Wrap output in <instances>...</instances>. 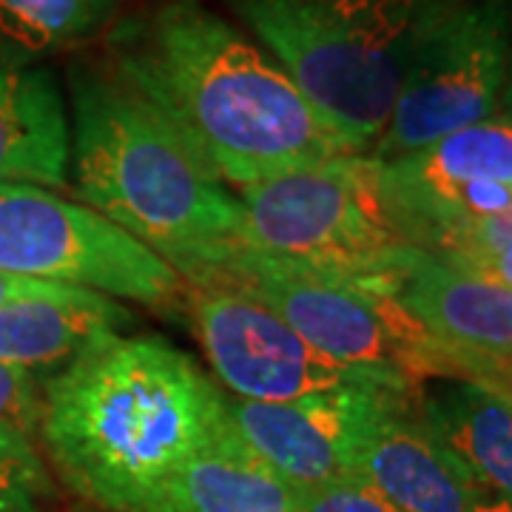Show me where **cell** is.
<instances>
[{"instance_id": "cell-1", "label": "cell", "mask_w": 512, "mask_h": 512, "mask_svg": "<svg viewBox=\"0 0 512 512\" xmlns=\"http://www.w3.org/2000/svg\"><path fill=\"white\" fill-rule=\"evenodd\" d=\"M106 55L237 191L353 154L274 57L200 0L117 23Z\"/></svg>"}, {"instance_id": "cell-2", "label": "cell", "mask_w": 512, "mask_h": 512, "mask_svg": "<svg viewBox=\"0 0 512 512\" xmlns=\"http://www.w3.org/2000/svg\"><path fill=\"white\" fill-rule=\"evenodd\" d=\"M225 393L160 336L111 333L43 384L37 436L60 481L109 512H157L220 430Z\"/></svg>"}, {"instance_id": "cell-3", "label": "cell", "mask_w": 512, "mask_h": 512, "mask_svg": "<svg viewBox=\"0 0 512 512\" xmlns=\"http://www.w3.org/2000/svg\"><path fill=\"white\" fill-rule=\"evenodd\" d=\"M74 191L165 259L185 285L242 245V208L160 111L106 66L72 69Z\"/></svg>"}, {"instance_id": "cell-4", "label": "cell", "mask_w": 512, "mask_h": 512, "mask_svg": "<svg viewBox=\"0 0 512 512\" xmlns=\"http://www.w3.org/2000/svg\"><path fill=\"white\" fill-rule=\"evenodd\" d=\"M353 154L382 137L436 0H222Z\"/></svg>"}, {"instance_id": "cell-5", "label": "cell", "mask_w": 512, "mask_h": 512, "mask_svg": "<svg viewBox=\"0 0 512 512\" xmlns=\"http://www.w3.org/2000/svg\"><path fill=\"white\" fill-rule=\"evenodd\" d=\"M242 245L308 274L387 293L407 254L384 214L376 163L345 154L237 191Z\"/></svg>"}, {"instance_id": "cell-6", "label": "cell", "mask_w": 512, "mask_h": 512, "mask_svg": "<svg viewBox=\"0 0 512 512\" xmlns=\"http://www.w3.org/2000/svg\"><path fill=\"white\" fill-rule=\"evenodd\" d=\"M202 282L228 285L256 299L339 365L416 387L424 379L473 376L476 367V356L444 348L390 293L299 271L248 245H239L220 271Z\"/></svg>"}, {"instance_id": "cell-7", "label": "cell", "mask_w": 512, "mask_h": 512, "mask_svg": "<svg viewBox=\"0 0 512 512\" xmlns=\"http://www.w3.org/2000/svg\"><path fill=\"white\" fill-rule=\"evenodd\" d=\"M512 63V0H436L421 23L376 165L495 117Z\"/></svg>"}, {"instance_id": "cell-8", "label": "cell", "mask_w": 512, "mask_h": 512, "mask_svg": "<svg viewBox=\"0 0 512 512\" xmlns=\"http://www.w3.org/2000/svg\"><path fill=\"white\" fill-rule=\"evenodd\" d=\"M0 274L174 305L180 274L83 202L37 185H0Z\"/></svg>"}, {"instance_id": "cell-9", "label": "cell", "mask_w": 512, "mask_h": 512, "mask_svg": "<svg viewBox=\"0 0 512 512\" xmlns=\"http://www.w3.org/2000/svg\"><path fill=\"white\" fill-rule=\"evenodd\" d=\"M191 328L222 390L245 402H293L367 384H416L339 365L256 299L217 282L185 285Z\"/></svg>"}, {"instance_id": "cell-10", "label": "cell", "mask_w": 512, "mask_h": 512, "mask_svg": "<svg viewBox=\"0 0 512 512\" xmlns=\"http://www.w3.org/2000/svg\"><path fill=\"white\" fill-rule=\"evenodd\" d=\"M419 390L367 384L293 402H245L225 390V421L251 453L296 490L356 476L353 456L367 419L384 396Z\"/></svg>"}, {"instance_id": "cell-11", "label": "cell", "mask_w": 512, "mask_h": 512, "mask_svg": "<svg viewBox=\"0 0 512 512\" xmlns=\"http://www.w3.org/2000/svg\"><path fill=\"white\" fill-rule=\"evenodd\" d=\"M373 163V160H370ZM384 214L402 242L416 245L478 185H512V120L490 117L390 163L376 165Z\"/></svg>"}, {"instance_id": "cell-12", "label": "cell", "mask_w": 512, "mask_h": 512, "mask_svg": "<svg viewBox=\"0 0 512 512\" xmlns=\"http://www.w3.org/2000/svg\"><path fill=\"white\" fill-rule=\"evenodd\" d=\"M413 393L379 402L356 444L353 473L399 512H470L490 490L430 433Z\"/></svg>"}, {"instance_id": "cell-13", "label": "cell", "mask_w": 512, "mask_h": 512, "mask_svg": "<svg viewBox=\"0 0 512 512\" xmlns=\"http://www.w3.org/2000/svg\"><path fill=\"white\" fill-rule=\"evenodd\" d=\"M421 328L444 348L512 362V288L407 248L387 282Z\"/></svg>"}, {"instance_id": "cell-14", "label": "cell", "mask_w": 512, "mask_h": 512, "mask_svg": "<svg viewBox=\"0 0 512 512\" xmlns=\"http://www.w3.org/2000/svg\"><path fill=\"white\" fill-rule=\"evenodd\" d=\"M128 322L131 313L111 296L57 285L0 305V362L57 373L94 342L123 333Z\"/></svg>"}, {"instance_id": "cell-15", "label": "cell", "mask_w": 512, "mask_h": 512, "mask_svg": "<svg viewBox=\"0 0 512 512\" xmlns=\"http://www.w3.org/2000/svg\"><path fill=\"white\" fill-rule=\"evenodd\" d=\"M421 421L490 493L512 498V390L484 379H433L416 396Z\"/></svg>"}, {"instance_id": "cell-16", "label": "cell", "mask_w": 512, "mask_h": 512, "mask_svg": "<svg viewBox=\"0 0 512 512\" xmlns=\"http://www.w3.org/2000/svg\"><path fill=\"white\" fill-rule=\"evenodd\" d=\"M72 134L63 94L46 69L0 63V185L63 188Z\"/></svg>"}, {"instance_id": "cell-17", "label": "cell", "mask_w": 512, "mask_h": 512, "mask_svg": "<svg viewBox=\"0 0 512 512\" xmlns=\"http://www.w3.org/2000/svg\"><path fill=\"white\" fill-rule=\"evenodd\" d=\"M157 512H302V495L265 467L222 419L220 430L165 484Z\"/></svg>"}, {"instance_id": "cell-18", "label": "cell", "mask_w": 512, "mask_h": 512, "mask_svg": "<svg viewBox=\"0 0 512 512\" xmlns=\"http://www.w3.org/2000/svg\"><path fill=\"white\" fill-rule=\"evenodd\" d=\"M123 0H0V63L32 69L37 60L100 35Z\"/></svg>"}, {"instance_id": "cell-19", "label": "cell", "mask_w": 512, "mask_h": 512, "mask_svg": "<svg viewBox=\"0 0 512 512\" xmlns=\"http://www.w3.org/2000/svg\"><path fill=\"white\" fill-rule=\"evenodd\" d=\"M49 493L52 481L35 441L0 424V512H37V501Z\"/></svg>"}, {"instance_id": "cell-20", "label": "cell", "mask_w": 512, "mask_h": 512, "mask_svg": "<svg viewBox=\"0 0 512 512\" xmlns=\"http://www.w3.org/2000/svg\"><path fill=\"white\" fill-rule=\"evenodd\" d=\"M512 245V208L495 214V217H484V220L467 222L456 231L444 234V237L424 251L427 256H436L441 262L453 265V268H464L473 265L478 259L501 254Z\"/></svg>"}, {"instance_id": "cell-21", "label": "cell", "mask_w": 512, "mask_h": 512, "mask_svg": "<svg viewBox=\"0 0 512 512\" xmlns=\"http://www.w3.org/2000/svg\"><path fill=\"white\" fill-rule=\"evenodd\" d=\"M302 495V512H399L370 481L362 476L333 478L316 484Z\"/></svg>"}, {"instance_id": "cell-22", "label": "cell", "mask_w": 512, "mask_h": 512, "mask_svg": "<svg viewBox=\"0 0 512 512\" xmlns=\"http://www.w3.org/2000/svg\"><path fill=\"white\" fill-rule=\"evenodd\" d=\"M43 413V387L35 373L0 362V424H9L35 439Z\"/></svg>"}, {"instance_id": "cell-23", "label": "cell", "mask_w": 512, "mask_h": 512, "mask_svg": "<svg viewBox=\"0 0 512 512\" xmlns=\"http://www.w3.org/2000/svg\"><path fill=\"white\" fill-rule=\"evenodd\" d=\"M461 271H473V274L481 276H490L495 282H501V285H510L512 288V245L507 251H501V254L487 256V259H478L473 265H464Z\"/></svg>"}, {"instance_id": "cell-24", "label": "cell", "mask_w": 512, "mask_h": 512, "mask_svg": "<svg viewBox=\"0 0 512 512\" xmlns=\"http://www.w3.org/2000/svg\"><path fill=\"white\" fill-rule=\"evenodd\" d=\"M57 288V285H46V282H32V279H18V276L0 274V305H9L15 299H26V296H37Z\"/></svg>"}, {"instance_id": "cell-25", "label": "cell", "mask_w": 512, "mask_h": 512, "mask_svg": "<svg viewBox=\"0 0 512 512\" xmlns=\"http://www.w3.org/2000/svg\"><path fill=\"white\" fill-rule=\"evenodd\" d=\"M470 512H512V498L498 493H484V498Z\"/></svg>"}, {"instance_id": "cell-26", "label": "cell", "mask_w": 512, "mask_h": 512, "mask_svg": "<svg viewBox=\"0 0 512 512\" xmlns=\"http://www.w3.org/2000/svg\"><path fill=\"white\" fill-rule=\"evenodd\" d=\"M501 109L504 117L512 120V63H510V77H507V86H504V97H501Z\"/></svg>"}, {"instance_id": "cell-27", "label": "cell", "mask_w": 512, "mask_h": 512, "mask_svg": "<svg viewBox=\"0 0 512 512\" xmlns=\"http://www.w3.org/2000/svg\"><path fill=\"white\" fill-rule=\"evenodd\" d=\"M504 387H510L512 390V362H507V365H504Z\"/></svg>"}]
</instances>
